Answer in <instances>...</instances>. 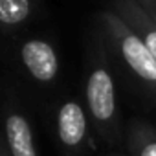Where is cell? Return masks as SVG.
Wrapping results in <instances>:
<instances>
[{
    "mask_svg": "<svg viewBox=\"0 0 156 156\" xmlns=\"http://www.w3.org/2000/svg\"><path fill=\"white\" fill-rule=\"evenodd\" d=\"M85 101H87V114L94 129L107 141H114L118 132L116 85L101 41L96 42V50L88 64L85 81Z\"/></svg>",
    "mask_w": 156,
    "mask_h": 156,
    "instance_id": "1",
    "label": "cell"
},
{
    "mask_svg": "<svg viewBox=\"0 0 156 156\" xmlns=\"http://www.w3.org/2000/svg\"><path fill=\"white\" fill-rule=\"evenodd\" d=\"M99 20L108 41L112 42L114 50L118 51L129 72L152 94H156V59L140 39V35L112 9L103 11L99 15Z\"/></svg>",
    "mask_w": 156,
    "mask_h": 156,
    "instance_id": "2",
    "label": "cell"
},
{
    "mask_svg": "<svg viewBox=\"0 0 156 156\" xmlns=\"http://www.w3.org/2000/svg\"><path fill=\"white\" fill-rule=\"evenodd\" d=\"M57 140L68 154H79L88 140V114L87 108L75 99L61 103L55 114Z\"/></svg>",
    "mask_w": 156,
    "mask_h": 156,
    "instance_id": "3",
    "label": "cell"
},
{
    "mask_svg": "<svg viewBox=\"0 0 156 156\" xmlns=\"http://www.w3.org/2000/svg\"><path fill=\"white\" fill-rule=\"evenodd\" d=\"M20 62L26 72L31 75V79L37 83L50 85L59 75V57L55 48L44 39H30L26 41L20 50Z\"/></svg>",
    "mask_w": 156,
    "mask_h": 156,
    "instance_id": "4",
    "label": "cell"
},
{
    "mask_svg": "<svg viewBox=\"0 0 156 156\" xmlns=\"http://www.w3.org/2000/svg\"><path fill=\"white\" fill-rule=\"evenodd\" d=\"M4 138L9 156H39L33 138V129L24 112L15 108H6Z\"/></svg>",
    "mask_w": 156,
    "mask_h": 156,
    "instance_id": "5",
    "label": "cell"
},
{
    "mask_svg": "<svg viewBox=\"0 0 156 156\" xmlns=\"http://www.w3.org/2000/svg\"><path fill=\"white\" fill-rule=\"evenodd\" d=\"M112 11L140 35V39L145 42V46L156 59V26L152 24L149 15L141 9V6L136 0H114Z\"/></svg>",
    "mask_w": 156,
    "mask_h": 156,
    "instance_id": "6",
    "label": "cell"
},
{
    "mask_svg": "<svg viewBox=\"0 0 156 156\" xmlns=\"http://www.w3.org/2000/svg\"><path fill=\"white\" fill-rule=\"evenodd\" d=\"M127 145L132 156H156V127L147 121H132L127 134Z\"/></svg>",
    "mask_w": 156,
    "mask_h": 156,
    "instance_id": "7",
    "label": "cell"
},
{
    "mask_svg": "<svg viewBox=\"0 0 156 156\" xmlns=\"http://www.w3.org/2000/svg\"><path fill=\"white\" fill-rule=\"evenodd\" d=\"M37 8V0H0V28L11 31L20 28Z\"/></svg>",
    "mask_w": 156,
    "mask_h": 156,
    "instance_id": "8",
    "label": "cell"
},
{
    "mask_svg": "<svg viewBox=\"0 0 156 156\" xmlns=\"http://www.w3.org/2000/svg\"><path fill=\"white\" fill-rule=\"evenodd\" d=\"M136 2L141 6V9L149 15V19L156 26V0H136Z\"/></svg>",
    "mask_w": 156,
    "mask_h": 156,
    "instance_id": "9",
    "label": "cell"
},
{
    "mask_svg": "<svg viewBox=\"0 0 156 156\" xmlns=\"http://www.w3.org/2000/svg\"><path fill=\"white\" fill-rule=\"evenodd\" d=\"M0 156H9V151H8V145H6V138H4V134H0Z\"/></svg>",
    "mask_w": 156,
    "mask_h": 156,
    "instance_id": "10",
    "label": "cell"
},
{
    "mask_svg": "<svg viewBox=\"0 0 156 156\" xmlns=\"http://www.w3.org/2000/svg\"><path fill=\"white\" fill-rule=\"evenodd\" d=\"M116 156H121V154H116Z\"/></svg>",
    "mask_w": 156,
    "mask_h": 156,
    "instance_id": "11",
    "label": "cell"
}]
</instances>
